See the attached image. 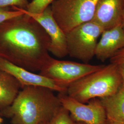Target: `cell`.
<instances>
[{
  "label": "cell",
  "instance_id": "obj_9",
  "mask_svg": "<svg viewBox=\"0 0 124 124\" xmlns=\"http://www.w3.org/2000/svg\"><path fill=\"white\" fill-rule=\"evenodd\" d=\"M0 69L8 72L25 86H39L47 87L58 93H66L67 91L55 82L40 74H37L25 69L18 66L7 60L0 58Z\"/></svg>",
  "mask_w": 124,
  "mask_h": 124
},
{
  "label": "cell",
  "instance_id": "obj_12",
  "mask_svg": "<svg viewBox=\"0 0 124 124\" xmlns=\"http://www.w3.org/2000/svg\"><path fill=\"white\" fill-rule=\"evenodd\" d=\"M104 108L107 121L110 124H124V87L115 94L99 98Z\"/></svg>",
  "mask_w": 124,
  "mask_h": 124
},
{
  "label": "cell",
  "instance_id": "obj_10",
  "mask_svg": "<svg viewBox=\"0 0 124 124\" xmlns=\"http://www.w3.org/2000/svg\"><path fill=\"white\" fill-rule=\"evenodd\" d=\"M124 0H98L92 20L104 30L121 25L123 21Z\"/></svg>",
  "mask_w": 124,
  "mask_h": 124
},
{
  "label": "cell",
  "instance_id": "obj_6",
  "mask_svg": "<svg viewBox=\"0 0 124 124\" xmlns=\"http://www.w3.org/2000/svg\"><path fill=\"white\" fill-rule=\"evenodd\" d=\"M104 65H92L52 57L40 70V75L52 80L66 90L76 81L101 69Z\"/></svg>",
  "mask_w": 124,
  "mask_h": 124
},
{
  "label": "cell",
  "instance_id": "obj_4",
  "mask_svg": "<svg viewBox=\"0 0 124 124\" xmlns=\"http://www.w3.org/2000/svg\"><path fill=\"white\" fill-rule=\"evenodd\" d=\"M98 0H55L50 5L53 17L66 34L93 20Z\"/></svg>",
  "mask_w": 124,
  "mask_h": 124
},
{
  "label": "cell",
  "instance_id": "obj_16",
  "mask_svg": "<svg viewBox=\"0 0 124 124\" xmlns=\"http://www.w3.org/2000/svg\"><path fill=\"white\" fill-rule=\"evenodd\" d=\"M24 13L14 7L0 8V24L5 21L22 15Z\"/></svg>",
  "mask_w": 124,
  "mask_h": 124
},
{
  "label": "cell",
  "instance_id": "obj_19",
  "mask_svg": "<svg viewBox=\"0 0 124 124\" xmlns=\"http://www.w3.org/2000/svg\"><path fill=\"white\" fill-rule=\"evenodd\" d=\"M119 70H120V74L121 76L122 80V85L124 87V63H120L118 64Z\"/></svg>",
  "mask_w": 124,
  "mask_h": 124
},
{
  "label": "cell",
  "instance_id": "obj_5",
  "mask_svg": "<svg viewBox=\"0 0 124 124\" xmlns=\"http://www.w3.org/2000/svg\"><path fill=\"white\" fill-rule=\"evenodd\" d=\"M104 31L93 20L75 27L66 34L68 55L88 63L95 56L98 39Z\"/></svg>",
  "mask_w": 124,
  "mask_h": 124
},
{
  "label": "cell",
  "instance_id": "obj_1",
  "mask_svg": "<svg viewBox=\"0 0 124 124\" xmlns=\"http://www.w3.org/2000/svg\"><path fill=\"white\" fill-rule=\"evenodd\" d=\"M50 39L43 28L26 14L0 24V58L35 72L51 57Z\"/></svg>",
  "mask_w": 124,
  "mask_h": 124
},
{
  "label": "cell",
  "instance_id": "obj_21",
  "mask_svg": "<svg viewBox=\"0 0 124 124\" xmlns=\"http://www.w3.org/2000/svg\"><path fill=\"white\" fill-rule=\"evenodd\" d=\"M121 25V27H122V29H123V30L124 31V20L122 23Z\"/></svg>",
  "mask_w": 124,
  "mask_h": 124
},
{
  "label": "cell",
  "instance_id": "obj_22",
  "mask_svg": "<svg viewBox=\"0 0 124 124\" xmlns=\"http://www.w3.org/2000/svg\"><path fill=\"white\" fill-rule=\"evenodd\" d=\"M74 124H85L83 123L82 122H74Z\"/></svg>",
  "mask_w": 124,
  "mask_h": 124
},
{
  "label": "cell",
  "instance_id": "obj_7",
  "mask_svg": "<svg viewBox=\"0 0 124 124\" xmlns=\"http://www.w3.org/2000/svg\"><path fill=\"white\" fill-rule=\"evenodd\" d=\"M62 106L69 112L74 122L85 124H106V116L99 98H95L83 103L70 98L66 93L58 95Z\"/></svg>",
  "mask_w": 124,
  "mask_h": 124
},
{
  "label": "cell",
  "instance_id": "obj_11",
  "mask_svg": "<svg viewBox=\"0 0 124 124\" xmlns=\"http://www.w3.org/2000/svg\"><path fill=\"white\" fill-rule=\"evenodd\" d=\"M98 41L95 56L104 62L124 48V31L121 25L104 30Z\"/></svg>",
  "mask_w": 124,
  "mask_h": 124
},
{
  "label": "cell",
  "instance_id": "obj_3",
  "mask_svg": "<svg viewBox=\"0 0 124 124\" xmlns=\"http://www.w3.org/2000/svg\"><path fill=\"white\" fill-rule=\"evenodd\" d=\"M123 86L118 64L110 63L85 75L70 85L66 94L78 102L86 103L117 93Z\"/></svg>",
  "mask_w": 124,
  "mask_h": 124
},
{
  "label": "cell",
  "instance_id": "obj_8",
  "mask_svg": "<svg viewBox=\"0 0 124 124\" xmlns=\"http://www.w3.org/2000/svg\"><path fill=\"white\" fill-rule=\"evenodd\" d=\"M14 8L33 18L43 28L50 39L49 53L59 58L68 55L66 34L53 17L50 6L40 13H31L25 9Z\"/></svg>",
  "mask_w": 124,
  "mask_h": 124
},
{
  "label": "cell",
  "instance_id": "obj_20",
  "mask_svg": "<svg viewBox=\"0 0 124 124\" xmlns=\"http://www.w3.org/2000/svg\"><path fill=\"white\" fill-rule=\"evenodd\" d=\"M3 121V119L2 118V117H1V116L0 115V124H1L2 123Z\"/></svg>",
  "mask_w": 124,
  "mask_h": 124
},
{
  "label": "cell",
  "instance_id": "obj_15",
  "mask_svg": "<svg viewBox=\"0 0 124 124\" xmlns=\"http://www.w3.org/2000/svg\"><path fill=\"white\" fill-rule=\"evenodd\" d=\"M55 0H33L27 7V11L33 13L43 12Z\"/></svg>",
  "mask_w": 124,
  "mask_h": 124
},
{
  "label": "cell",
  "instance_id": "obj_14",
  "mask_svg": "<svg viewBox=\"0 0 124 124\" xmlns=\"http://www.w3.org/2000/svg\"><path fill=\"white\" fill-rule=\"evenodd\" d=\"M69 112L62 106L58 113L48 121L40 124H74Z\"/></svg>",
  "mask_w": 124,
  "mask_h": 124
},
{
  "label": "cell",
  "instance_id": "obj_17",
  "mask_svg": "<svg viewBox=\"0 0 124 124\" xmlns=\"http://www.w3.org/2000/svg\"><path fill=\"white\" fill-rule=\"evenodd\" d=\"M29 0H0V8L17 7L26 9Z\"/></svg>",
  "mask_w": 124,
  "mask_h": 124
},
{
  "label": "cell",
  "instance_id": "obj_18",
  "mask_svg": "<svg viewBox=\"0 0 124 124\" xmlns=\"http://www.w3.org/2000/svg\"><path fill=\"white\" fill-rule=\"evenodd\" d=\"M109 60L110 63L116 64L124 63V48L116 53Z\"/></svg>",
  "mask_w": 124,
  "mask_h": 124
},
{
  "label": "cell",
  "instance_id": "obj_23",
  "mask_svg": "<svg viewBox=\"0 0 124 124\" xmlns=\"http://www.w3.org/2000/svg\"><path fill=\"white\" fill-rule=\"evenodd\" d=\"M106 124H109V123H108V121H107Z\"/></svg>",
  "mask_w": 124,
  "mask_h": 124
},
{
  "label": "cell",
  "instance_id": "obj_24",
  "mask_svg": "<svg viewBox=\"0 0 124 124\" xmlns=\"http://www.w3.org/2000/svg\"><path fill=\"white\" fill-rule=\"evenodd\" d=\"M124 20V14H123V21Z\"/></svg>",
  "mask_w": 124,
  "mask_h": 124
},
{
  "label": "cell",
  "instance_id": "obj_13",
  "mask_svg": "<svg viewBox=\"0 0 124 124\" xmlns=\"http://www.w3.org/2000/svg\"><path fill=\"white\" fill-rule=\"evenodd\" d=\"M21 88L13 76L0 69V109L10 105Z\"/></svg>",
  "mask_w": 124,
  "mask_h": 124
},
{
  "label": "cell",
  "instance_id": "obj_2",
  "mask_svg": "<svg viewBox=\"0 0 124 124\" xmlns=\"http://www.w3.org/2000/svg\"><path fill=\"white\" fill-rule=\"evenodd\" d=\"M62 107L53 90L39 86H25L12 103L0 109V115L11 124H40L51 120Z\"/></svg>",
  "mask_w": 124,
  "mask_h": 124
}]
</instances>
